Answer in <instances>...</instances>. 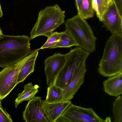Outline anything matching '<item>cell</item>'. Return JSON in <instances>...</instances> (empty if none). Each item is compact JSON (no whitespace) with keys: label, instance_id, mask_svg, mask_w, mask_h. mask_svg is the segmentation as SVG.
I'll return each mask as SVG.
<instances>
[{"label":"cell","instance_id":"cell-4","mask_svg":"<svg viewBox=\"0 0 122 122\" xmlns=\"http://www.w3.org/2000/svg\"><path fill=\"white\" fill-rule=\"evenodd\" d=\"M64 22L66 30L72 36L77 46L90 53L95 51L97 38L86 20L77 14Z\"/></svg>","mask_w":122,"mask_h":122},{"label":"cell","instance_id":"cell-27","mask_svg":"<svg viewBox=\"0 0 122 122\" xmlns=\"http://www.w3.org/2000/svg\"><path fill=\"white\" fill-rule=\"evenodd\" d=\"M3 15V13L1 6L0 2V18L2 17Z\"/></svg>","mask_w":122,"mask_h":122},{"label":"cell","instance_id":"cell-9","mask_svg":"<svg viewBox=\"0 0 122 122\" xmlns=\"http://www.w3.org/2000/svg\"><path fill=\"white\" fill-rule=\"evenodd\" d=\"M41 98L35 97L29 100L23 112L26 122H51L43 107Z\"/></svg>","mask_w":122,"mask_h":122},{"label":"cell","instance_id":"cell-12","mask_svg":"<svg viewBox=\"0 0 122 122\" xmlns=\"http://www.w3.org/2000/svg\"><path fill=\"white\" fill-rule=\"evenodd\" d=\"M71 103L70 101L49 103L42 100L44 109L51 122H56L62 114Z\"/></svg>","mask_w":122,"mask_h":122},{"label":"cell","instance_id":"cell-24","mask_svg":"<svg viewBox=\"0 0 122 122\" xmlns=\"http://www.w3.org/2000/svg\"><path fill=\"white\" fill-rule=\"evenodd\" d=\"M92 6L93 8L96 12L97 17L98 15L97 0H92Z\"/></svg>","mask_w":122,"mask_h":122},{"label":"cell","instance_id":"cell-20","mask_svg":"<svg viewBox=\"0 0 122 122\" xmlns=\"http://www.w3.org/2000/svg\"><path fill=\"white\" fill-rule=\"evenodd\" d=\"M61 32H52L47 37V40L44 44L39 48L40 50L46 48L51 49L59 41Z\"/></svg>","mask_w":122,"mask_h":122},{"label":"cell","instance_id":"cell-23","mask_svg":"<svg viewBox=\"0 0 122 122\" xmlns=\"http://www.w3.org/2000/svg\"><path fill=\"white\" fill-rule=\"evenodd\" d=\"M76 5V7L78 14H80L82 0H75Z\"/></svg>","mask_w":122,"mask_h":122},{"label":"cell","instance_id":"cell-1","mask_svg":"<svg viewBox=\"0 0 122 122\" xmlns=\"http://www.w3.org/2000/svg\"><path fill=\"white\" fill-rule=\"evenodd\" d=\"M30 37L27 36L0 37V67L5 68L21 60L31 52Z\"/></svg>","mask_w":122,"mask_h":122},{"label":"cell","instance_id":"cell-17","mask_svg":"<svg viewBox=\"0 0 122 122\" xmlns=\"http://www.w3.org/2000/svg\"><path fill=\"white\" fill-rule=\"evenodd\" d=\"M77 45L71 35L66 30L61 32L58 41L51 49L58 47L68 48Z\"/></svg>","mask_w":122,"mask_h":122},{"label":"cell","instance_id":"cell-13","mask_svg":"<svg viewBox=\"0 0 122 122\" xmlns=\"http://www.w3.org/2000/svg\"><path fill=\"white\" fill-rule=\"evenodd\" d=\"M104 92L115 97L122 93V72L109 77L103 82Z\"/></svg>","mask_w":122,"mask_h":122},{"label":"cell","instance_id":"cell-15","mask_svg":"<svg viewBox=\"0 0 122 122\" xmlns=\"http://www.w3.org/2000/svg\"><path fill=\"white\" fill-rule=\"evenodd\" d=\"M38 85H33L31 82L25 84L24 90L18 95L15 101V107L16 108L18 105L22 102L29 101L35 97L36 94L38 92Z\"/></svg>","mask_w":122,"mask_h":122},{"label":"cell","instance_id":"cell-22","mask_svg":"<svg viewBox=\"0 0 122 122\" xmlns=\"http://www.w3.org/2000/svg\"><path fill=\"white\" fill-rule=\"evenodd\" d=\"M98 15L97 17L100 21L103 15L107 8L103 0H97Z\"/></svg>","mask_w":122,"mask_h":122},{"label":"cell","instance_id":"cell-2","mask_svg":"<svg viewBox=\"0 0 122 122\" xmlns=\"http://www.w3.org/2000/svg\"><path fill=\"white\" fill-rule=\"evenodd\" d=\"M98 71L110 77L122 72V35L111 34L105 44Z\"/></svg>","mask_w":122,"mask_h":122},{"label":"cell","instance_id":"cell-18","mask_svg":"<svg viewBox=\"0 0 122 122\" xmlns=\"http://www.w3.org/2000/svg\"><path fill=\"white\" fill-rule=\"evenodd\" d=\"M92 0H82L80 15L84 19L86 20L94 15V11L92 6Z\"/></svg>","mask_w":122,"mask_h":122},{"label":"cell","instance_id":"cell-11","mask_svg":"<svg viewBox=\"0 0 122 122\" xmlns=\"http://www.w3.org/2000/svg\"><path fill=\"white\" fill-rule=\"evenodd\" d=\"M86 71L85 64L80 69L71 81L63 89V101H70L73 98L84 82Z\"/></svg>","mask_w":122,"mask_h":122},{"label":"cell","instance_id":"cell-10","mask_svg":"<svg viewBox=\"0 0 122 122\" xmlns=\"http://www.w3.org/2000/svg\"><path fill=\"white\" fill-rule=\"evenodd\" d=\"M66 59V54L55 53L47 57L44 61V71L48 86L54 85L57 74L62 67Z\"/></svg>","mask_w":122,"mask_h":122},{"label":"cell","instance_id":"cell-28","mask_svg":"<svg viewBox=\"0 0 122 122\" xmlns=\"http://www.w3.org/2000/svg\"><path fill=\"white\" fill-rule=\"evenodd\" d=\"M2 31L0 27V37L2 35Z\"/></svg>","mask_w":122,"mask_h":122},{"label":"cell","instance_id":"cell-5","mask_svg":"<svg viewBox=\"0 0 122 122\" xmlns=\"http://www.w3.org/2000/svg\"><path fill=\"white\" fill-rule=\"evenodd\" d=\"M90 53L76 46L66 53L64 64L58 73L54 85L62 89L74 79L78 71L86 64Z\"/></svg>","mask_w":122,"mask_h":122},{"label":"cell","instance_id":"cell-25","mask_svg":"<svg viewBox=\"0 0 122 122\" xmlns=\"http://www.w3.org/2000/svg\"><path fill=\"white\" fill-rule=\"evenodd\" d=\"M121 13L122 14V0H114Z\"/></svg>","mask_w":122,"mask_h":122},{"label":"cell","instance_id":"cell-7","mask_svg":"<svg viewBox=\"0 0 122 122\" xmlns=\"http://www.w3.org/2000/svg\"><path fill=\"white\" fill-rule=\"evenodd\" d=\"M31 53L16 63L5 67L0 72V101L6 97L18 84L19 74Z\"/></svg>","mask_w":122,"mask_h":122},{"label":"cell","instance_id":"cell-8","mask_svg":"<svg viewBox=\"0 0 122 122\" xmlns=\"http://www.w3.org/2000/svg\"><path fill=\"white\" fill-rule=\"evenodd\" d=\"M122 14L114 0L110 3L100 21L111 34L122 35Z\"/></svg>","mask_w":122,"mask_h":122},{"label":"cell","instance_id":"cell-16","mask_svg":"<svg viewBox=\"0 0 122 122\" xmlns=\"http://www.w3.org/2000/svg\"><path fill=\"white\" fill-rule=\"evenodd\" d=\"M45 101L49 103L63 101V89L54 85L48 86Z\"/></svg>","mask_w":122,"mask_h":122},{"label":"cell","instance_id":"cell-19","mask_svg":"<svg viewBox=\"0 0 122 122\" xmlns=\"http://www.w3.org/2000/svg\"><path fill=\"white\" fill-rule=\"evenodd\" d=\"M112 112L114 122H122V98L120 95L114 102Z\"/></svg>","mask_w":122,"mask_h":122},{"label":"cell","instance_id":"cell-3","mask_svg":"<svg viewBox=\"0 0 122 122\" xmlns=\"http://www.w3.org/2000/svg\"><path fill=\"white\" fill-rule=\"evenodd\" d=\"M65 11L57 4L47 6L39 12L38 18L30 33V39L44 36L48 37L65 22Z\"/></svg>","mask_w":122,"mask_h":122},{"label":"cell","instance_id":"cell-6","mask_svg":"<svg viewBox=\"0 0 122 122\" xmlns=\"http://www.w3.org/2000/svg\"><path fill=\"white\" fill-rule=\"evenodd\" d=\"M110 118L104 119L92 108H85L70 103L56 122H105Z\"/></svg>","mask_w":122,"mask_h":122},{"label":"cell","instance_id":"cell-14","mask_svg":"<svg viewBox=\"0 0 122 122\" xmlns=\"http://www.w3.org/2000/svg\"><path fill=\"white\" fill-rule=\"evenodd\" d=\"M40 50L38 48L32 51L31 56L24 63L20 71L17 84L23 81L28 76L34 72L35 61Z\"/></svg>","mask_w":122,"mask_h":122},{"label":"cell","instance_id":"cell-26","mask_svg":"<svg viewBox=\"0 0 122 122\" xmlns=\"http://www.w3.org/2000/svg\"><path fill=\"white\" fill-rule=\"evenodd\" d=\"M105 5L107 8L110 3L113 0H103Z\"/></svg>","mask_w":122,"mask_h":122},{"label":"cell","instance_id":"cell-21","mask_svg":"<svg viewBox=\"0 0 122 122\" xmlns=\"http://www.w3.org/2000/svg\"><path fill=\"white\" fill-rule=\"evenodd\" d=\"M10 116L3 109L0 101V122H13Z\"/></svg>","mask_w":122,"mask_h":122}]
</instances>
